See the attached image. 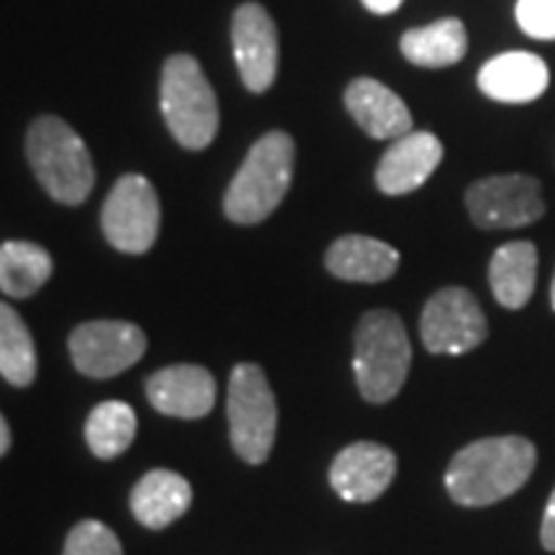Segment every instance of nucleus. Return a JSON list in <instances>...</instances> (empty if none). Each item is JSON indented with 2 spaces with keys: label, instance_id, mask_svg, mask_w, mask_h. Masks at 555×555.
Listing matches in <instances>:
<instances>
[{
  "label": "nucleus",
  "instance_id": "nucleus-7",
  "mask_svg": "<svg viewBox=\"0 0 555 555\" xmlns=\"http://www.w3.org/2000/svg\"><path fill=\"white\" fill-rule=\"evenodd\" d=\"M101 227L108 245L127 255H144L159 234V198L144 176L129 172L103 201Z\"/></svg>",
  "mask_w": 555,
  "mask_h": 555
},
{
  "label": "nucleus",
  "instance_id": "nucleus-22",
  "mask_svg": "<svg viewBox=\"0 0 555 555\" xmlns=\"http://www.w3.org/2000/svg\"><path fill=\"white\" fill-rule=\"evenodd\" d=\"M0 376L26 388L37 378V347L18 311L0 301Z\"/></svg>",
  "mask_w": 555,
  "mask_h": 555
},
{
  "label": "nucleus",
  "instance_id": "nucleus-24",
  "mask_svg": "<svg viewBox=\"0 0 555 555\" xmlns=\"http://www.w3.org/2000/svg\"><path fill=\"white\" fill-rule=\"evenodd\" d=\"M62 555H121V543L103 522L82 519L69 530Z\"/></svg>",
  "mask_w": 555,
  "mask_h": 555
},
{
  "label": "nucleus",
  "instance_id": "nucleus-2",
  "mask_svg": "<svg viewBox=\"0 0 555 555\" xmlns=\"http://www.w3.org/2000/svg\"><path fill=\"white\" fill-rule=\"evenodd\" d=\"M296 144L286 131H268L232 178L224 193V214L234 224H260L286 198L294 180Z\"/></svg>",
  "mask_w": 555,
  "mask_h": 555
},
{
  "label": "nucleus",
  "instance_id": "nucleus-15",
  "mask_svg": "<svg viewBox=\"0 0 555 555\" xmlns=\"http://www.w3.org/2000/svg\"><path fill=\"white\" fill-rule=\"evenodd\" d=\"M345 108L373 139H399L414 131L412 111L401 95L373 78H356L345 90Z\"/></svg>",
  "mask_w": 555,
  "mask_h": 555
},
{
  "label": "nucleus",
  "instance_id": "nucleus-25",
  "mask_svg": "<svg viewBox=\"0 0 555 555\" xmlns=\"http://www.w3.org/2000/svg\"><path fill=\"white\" fill-rule=\"evenodd\" d=\"M517 24L532 39H555V0H517Z\"/></svg>",
  "mask_w": 555,
  "mask_h": 555
},
{
  "label": "nucleus",
  "instance_id": "nucleus-16",
  "mask_svg": "<svg viewBox=\"0 0 555 555\" xmlns=\"http://www.w3.org/2000/svg\"><path fill=\"white\" fill-rule=\"evenodd\" d=\"M551 86V69L532 52H504L478 73V88L499 103H530Z\"/></svg>",
  "mask_w": 555,
  "mask_h": 555
},
{
  "label": "nucleus",
  "instance_id": "nucleus-10",
  "mask_svg": "<svg viewBox=\"0 0 555 555\" xmlns=\"http://www.w3.org/2000/svg\"><path fill=\"white\" fill-rule=\"evenodd\" d=\"M147 350V337L131 322L99 319L86 322L69 335V358L82 376L111 378L139 363Z\"/></svg>",
  "mask_w": 555,
  "mask_h": 555
},
{
  "label": "nucleus",
  "instance_id": "nucleus-19",
  "mask_svg": "<svg viewBox=\"0 0 555 555\" xmlns=\"http://www.w3.org/2000/svg\"><path fill=\"white\" fill-rule=\"evenodd\" d=\"M538 247L532 242H506L489 262V283L504 309L519 311L535 294Z\"/></svg>",
  "mask_w": 555,
  "mask_h": 555
},
{
  "label": "nucleus",
  "instance_id": "nucleus-9",
  "mask_svg": "<svg viewBox=\"0 0 555 555\" xmlns=\"http://www.w3.org/2000/svg\"><path fill=\"white\" fill-rule=\"evenodd\" d=\"M470 219L481 229H519L545 214L543 185L532 176H489L466 191Z\"/></svg>",
  "mask_w": 555,
  "mask_h": 555
},
{
  "label": "nucleus",
  "instance_id": "nucleus-29",
  "mask_svg": "<svg viewBox=\"0 0 555 555\" xmlns=\"http://www.w3.org/2000/svg\"><path fill=\"white\" fill-rule=\"evenodd\" d=\"M551 304H553V309H555V275H553V283H551Z\"/></svg>",
  "mask_w": 555,
  "mask_h": 555
},
{
  "label": "nucleus",
  "instance_id": "nucleus-4",
  "mask_svg": "<svg viewBox=\"0 0 555 555\" xmlns=\"http://www.w3.org/2000/svg\"><path fill=\"white\" fill-rule=\"evenodd\" d=\"M412 365V345L404 322L388 309L360 317L356 330V380L371 404H386L404 388Z\"/></svg>",
  "mask_w": 555,
  "mask_h": 555
},
{
  "label": "nucleus",
  "instance_id": "nucleus-12",
  "mask_svg": "<svg viewBox=\"0 0 555 555\" xmlns=\"http://www.w3.org/2000/svg\"><path fill=\"white\" fill-rule=\"evenodd\" d=\"M397 476V455L378 442H352L330 466V483L345 502H376Z\"/></svg>",
  "mask_w": 555,
  "mask_h": 555
},
{
  "label": "nucleus",
  "instance_id": "nucleus-18",
  "mask_svg": "<svg viewBox=\"0 0 555 555\" xmlns=\"http://www.w3.org/2000/svg\"><path fill=\"white\" fill-rule=\"evenodd\" d=\"M191 483L180 474L157 468L142 476V481L131 491V512L137 522L150 530H165L189 512L191 506Z\"/></svg>",
  "mask_w": 555,
  "mask_h": 555
},
{
  "label": "nucleus",
  "instance_id": "nucleus-14",
  "mask_svg": "<svg viewBox=\"0 0 555 555\" xmlns=\"http://www.w3.org/2000/svg\"><path fill=\"white\" fill-rule=\"evenodd\" d=\"M147 399L157 412L180 420H198L214 409L217 380L201 365H170L147 378Z\"/></svg>",
  "mask_w": 555,
  "mask_h": 555
},
{
  "label": "nucleus",
  "instance_id": "nucleus-28",
  "mask_svg": "<svg viewBox=\"0 0 555 555\" xmlns=\"http://www.w3.org/2000/svg\"><path fill=\"white\" fill-rule=\"evenodd\" d=\"M11 448V429H9V422L3 420V414H0V455L9 453Z\"/></svg>",
  "mask_w": 555,
  "mask_h": 555
},
{
  "label": "nucleus",
  "instance_id": "nucleus-11",
  "mask_svg": "<svg viewBox=\"0 0 555 555\" xmlns=\"http://www.w3.org/2000/svg\"><path fill=\"white\" fill-rule=\"evenodd\" d=\"M232 44L245 88L266 93L278 75V29L266 5L242 3L234 11Z\"/></svg>",
  "mask_w": 555,
  "mask_h": 555
},
{
  "label": "nucleus",
  "instance_id": "nucleus-20",
  "mask_svg": "<svg viewBox=\"0 0 555 555\" xmlns=\"http://www.w3.org/2000/svg\"><path fill=\"white\" fill-rule=\"evenodd\" d=\"M468 52V31L461 18H440L429 26L409 29L401 37V54L416 67L440 69L457 65Z\"/></svg>",
  "mask_w": 555,
  "mask_h": 555
},
{
  "label": "nucleus",
  "instance_id": "nucleus-17",
  "mask_svg": "<svg viewBox=\"0 0 555 555\" xmlns=\"http://www.w3.org/2000/svg\"><path fill=\"white\" fill-rule=\"evenodd\" d=\"M324 262L339 281L384 283L397 273L401 258L388 242L365 237V234H347L332 242Z\"/></svg>",
  "mask_w": 555,
  "mask_h": 555
},
{
  "label": "nucleus",
  "instance_id": "nucleus-23",
  "mask_svg": "<svg viewBox=\"0 0 555 555\" xmlns=\"http://www.w3.org/2000/svg\"><path fill=\"white\" fill-rule=\"evenodd\" d=\"M137 437V414L124 401H103L86 422L88 448L103 461L121 455Z\"/></svg>",
  "mask_w": 555,
  "mask_h": 555
},
{
  "label": "nucleus",
  "instance_id": "nucleus-5",
  "mask_svg": "<svg viewBox=\"0 0 555 555\" xmlns=\"http://www.w3.org/2000/svg\"><path fill=\"white\" fill-rule=\"evenodd\" d=\"M159 108L180 147L206 150L219 131V101L204 67L191 54H172L163 65Z\"/></svg>",
  "mask_w": 555,
  "mask_h": 555
},
{
  "label": "nucleus",
  "instance_id": "nucleus-27",
  "mask_svg": "<svg viewBox=\"0 0 555 555\" xmlns=\"http://www.w3.org/2000/svg\"><path fill=\"white\" fill-rule=\"evenodd\" d=\"M404 0H363V5L376 16H388V13L399 11Z\"/></svg>",
  "mask_w": 555,
  "mask_h": 555
},
{
  "label": "nucleus",
  "instance_id": "nucleus-6",
  "mask_svg": "<svg viewBox=\"0 0 555 555\" xmlns=\"http://www.w3.org/2000/svg\"><path fill=\"white\" fill-rule=\"evenodd\" d=\"M227 416L232 446L242 461L260 466L268 461L275 442L278 406L273 388L260 365L242 363L232 371L227 393Z\"/></svg>",
  "mask_w": 555,
  "mask_h": 555
},
{
  "label": "nucleus",
  "instance_id": "nucleus-13",
  "mask_svg": "<svg viewBox=\"0 0 555 555\" xmlns=\"http://www.w3.org/2000/svg\"><path fill=\"white\" fill-rule=\"evenodd\" d=\"M442 142L429 131H409L393 139L376 168V185L386 196H406L427 183L442 163Z\"/></svg>",
  "mask_w": 555,
  "mask_h": 555
},
{
  "label": "nucleus",
  "instance_id": "nucleus-21",
  "mask_svg": "<svg viewBox=\"0 0 555 555\" xmlns=\"http://www.w3.org/2000/svg\"><path fill=\"white\" fill-rule=\"evenodd\" d=\"M52 255L34 242L0 245V291L13 298H29L50 281Z\"/></svg>",
  "mask_w": 555,
  "mask_h": 555
},
{
  "label": "nucleus",
  "instance_id": "nucleus-3",
  "mask_svg": "<svg viewBox=\"0 0 555 555\" xmlns=\"http://www.w3.org/2000/svg\"><path fill=\"white\" fill-rule=\"evenodd\" d=\"M26 157L34 176L57 204L80 206L95 185L93 157L82 137L60 116H39L26 131Z\"/></svg>",
  "mask_w": 555,
  "mask_h": 555
},
{
  "label": "nucleus",
  "instance_id": "nucleus-8",
  "mask_svg": "<svg viewBox=\"0 0 555 555\" xmlns=\"http://www.w3.org/2000/svg\"><path fill=\"white\" fill-rule=\"evenodd\" d=\"M420 335L433 356H463L489 337V322L470 291L448 286L422 309Z\"/></svg>",
  "mask_w": 555,
  "mask_h": 555
},
{
  "label": "nucleus",
  "instance_id": "nucleus-26",
  "mask_svg": "<svg viewBox=\"0 0 555 555\" xmlns=\"http://www.w3.org/2000/svg\"><path fill=\"white\" fill-rule=\"evenodd\" d=\"M540 540H543L545 551L555 553V489L551 499H547L545 515H543V527H540Z\"/></svg>",
  "mask_w": 555,
  "mask_h": 555
},
{
  "label": "nucleus",
  "instance_id": "nucleus-1",
  "mask_svg": "<svg viewBox=\"0 0 555 555\" xmlns=\"http://www.w3.org/2000/svg\"><path fill=\"white\" fill-rule=\"evenodd\" d=\"M538 450L522 435L483 437L457 450L446 474V489L461 506H491L517 494L530 481Z\"/></svg>",
  "mask_w": 555,
  "mask_h": 555
}]
</instances>
